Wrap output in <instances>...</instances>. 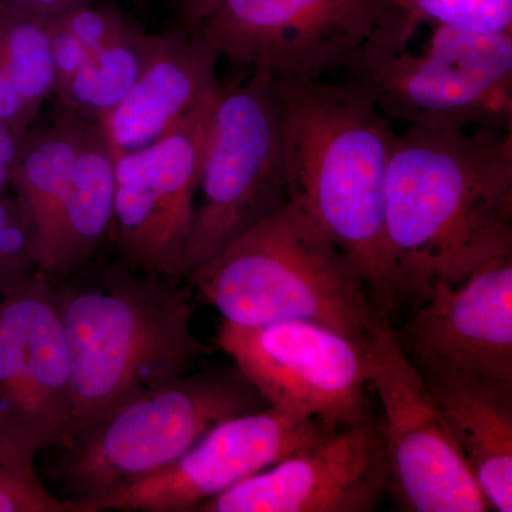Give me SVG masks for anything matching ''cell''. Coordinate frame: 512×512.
<instances>
[{
	"mask_svg": "<svg viewBox=\"0 0 512 512\" xmlns=\"http://www.w3.org/2000/svg\"><path fill=\"white\" fill-rule=\"evenodd\" d=\"M264 399L237 366L190 372L123 404L62 447L55 468L64 500L90 505L156 476L211 430Z\"/></svg>",
	"mask_w": 512,
	"mask_h": 512,
	"instance_id": "6",
	"label": "cell"
},
{
	"mask_svg": "<svg viewBox=\"0 0 512 512\" xmlns=\"http://www.w3.org/2000/svg\"><path fill=\"white\" fill-rule=\"evenodd\" d=\"M288 200L345 254L379 312L399 286L386 235V180L396 131L352 80L275 77Z\"/></svg>",
	"mask_w": 512,
	"mask_h": 512,
	"instance_id": "2",
	"label": "cell"
},
{
	"mask_svg": "<svg viewBox=\"0 0 512 512\" xmlns=\"http://www.w3.org/2000/svg\"><path fill=\"white\" fill-rule=\"evenodd\" d=\"M10 180H12V168L0 163V194H5V191L8 190Z\"/></svg>",
	"mask_w": 512,
	"mask_h": 512,
	"instance_id": "30",
	"label": "cell"
},
{
	"mask_svg": "<svg viewBox=\"0 0 512 512\" xmlns=\"http://www.w3.org/2000/svg\"><path fill=\"white\" fill-rule=\"evenodd\" d=\"M87 123L69 111L45 133L26 140L10 187L32 228L37 269L55 242Z\"/></svg>",
	"mask_w": 512,
	"mask_h": 512,
	"instance_id": "19",
	"label": "cell"
},
{
	"mask_svg": "<svg viewBox=\"0 0 512 512\" xmlns=\"http://www.w3.org/2000/svg\"><path fill=\"white\" fill-rule=\"evenodd\" d=\"M393 332L416 366L512 380V255L485 262L456 285L434 286Z\"/></svg>",
	"mask_w": 512,
	"mask_h": 512,
	"instance_id": "15",
	"label": "cell"
},
{
	"mask_svg": "<svg viewBox=\"0 0 512 512\" xmlns=\"http://www.w3.org/2000/svg\"><path fill=\"white\" fill-rule=\"evenodd\" d=\"M386 235L399 296L421 299L512 255V128L396 133Z\"/></svg>",
	"mask_w": 512,
	"mask_h": 512,
	"instance_id": "1",
	"label": "cell"
},
{
	"mask_svg": "<svg viewBox=\"0 0 512 512\" xmlns=\"http://www.w3.org/2000/svg\"><path fill=\"white\" fill-rule=\"evenodd\" d=\"M217 343L269 407L336 430L369 419L365 349L338 330L305 320L224 322Z\"/></svg>",
	"mask_w": 512,
	"mask_h": 512,
	"instance_id": "10",
	"label": "cell"
},
{
	"mask_svg": "<svg viewBox=\"0 0 512 512\" xmlns=\"http://www.w3.org/2000/svg\"><path fill=\"white\" fill-rule=\"evenodd\" d=\"M9 8L42 20H53L77 6L92 3L94 0H0Z\"/></svg>",
	"mask_w": 512,
	"mask_h": 512,
	"instance_id": "27",
	"label": "cell"
},
{
	"mask_svg": "<svg viewBox=\"0 0 512 512\" xmlns=\"http://www.w3.org/2000/svg\"><path fill=\"white\" fill-rule=\"evenodd\" d=\"M419 370L488 504L511 512L512 380L444 367Z\"/></svg>",
	"mask_w": 512,
	"mask_h": 512,
	"instance_id": "17",
	"label": "cell"
},
{
	"mask_svg": "<svg viewBox=\"0 0 512 512\" xmlns=\"http://www.w3.org/2000/svg\"><path fill=\"white\" fill-rule=\"evenodd\" d=\"M407 18L414 16L400 0H218L194 30L235 66L325 79Z\"/></svg>",
	"mask_w": 512,
	"mask_h": 512,
	"instance_id": "8",
	"label": "cell"
},
{
	"mask_svg": "<svg viewBox=\"0 0 512 512\" xmlns=\"http://www.w3.org/2000/svg\"><path fill=\"white\" fill-rule=\"evenodd\" d=\"M116 156L99 124L87 123L53 247L39 271L63 278L93 261L111 234Z\"/></svg>",
	"mask_w": 512,
	"mask_h": 512,
	"instance_id": "18",
	"label": "cell"
},
{
	"mask_svg": "<svg viewBox=\"0 0 512 512\" xmlns=\"http://www.w3.org/2000/svg\"><path fill=\"white\" fill-rule=\"evenodd\" d=\"M215 99L194 111L167 136L116 156L111 234L120 264L131 271L175 284H183L188 278L185 242L197 201Z\"/></svg>",
	"mask_w": 512,
	"mask_h": 512,
	"instance_id": "11",
	"label": "cell"
},
{
	"mask_svg": "<svg viewBox=\"0 0 512 512\" xmlns=\"http://www.w3.org/2000/svg\"><path fill=\"white\" fill-rule=\"evenodd\" d=\"M35 458L0 443V512H79L40 480Z\"/></svg>",
	"mask_w": 512,
	"mask_h": 512,
	"instance_id": "22",
	"label": "cell"
},
{
	"mask_svg": "<svg viewBox=\"0 0 512 512\" xmlns=\"http://www.w3.org/2000/svg\"><path fill=\"white\" fill-rule=\"evenodd\" d=\"M37 271L32 228L16 197L0 194V298Z\"/></svg>",
	"mask_w": 512,
	"mask_h": 512,
	"instance_id": "23",
	"label": "cell"
},
{
	"mask_svg": "<svg viewBox=\"0 0 512 512\" xmlns=\"http://www.w3.org/2000/svg\"><path fill=\"white\" fill-rule=\"evenodd\" d=\"M188 279L232 325L305 320L363 346L379 312L352 262L292 200Z\"/></svg>",
	"mask_w": 512,
	"mask_h": 512,
	"instance_id": "4",
	"label": "cell"
},
{
	"mask_svg": "<svg viewBox=\"0 0 512 512\" xmlns=\"http://www.w3.org/2000/svg\"><path fill=\"white\" fill-rule=\"evenodd\" d=\"M52 22L72 35L89 56L109 45L131 26L116 9L97 5L96 2L77 6Z\"/></svg>",
	"mask_w": 512,
	"mask_h": 512,
	"instance_id": "25",
	"label": "cell"
},
{
	"mask_svg": "<svg viewBox=\"0 0 512 512\" xmlns=\"http://www.w3.org/2000/svg\"><path fill=\"white\" fill-rule=\"evenodd\" d=\"M72 372L52 276L0 298V443L36 457L72 430Z\"/></svg>",
	"mask_w": 512,
	"mask_h": 512,
	"instance_id": "12",
	"label": "cell"
},
{
	"mask_svg": "<svg viewBox=\"0 0 512 512\" xmlns=\"http://www.w3.org/2000/svg\"><path fill=\"white\" fill-rule=\"evenodd\" d=\"M335 431L275 407L238 414L215 424L173 466L97 501L87 512H195Z\"/></svg>",
	"mask_w": 512,
	"mask_h": 512,
	"instance_id": "13",
	"label": "cell"
},
{
	"mask_svg": "<svg viewBox=\"0 0 512 512\" xmlns=\"http://www.w3.org/2000/svg\"><path fill=\"white\" fill-rule=\"evenodd\" d=\"M222 84L212 106L194 215L184 249L187 276L288 201L281 109L272 74ZM187 278V279H188Z\"/></svg>",
	"mask_w": 512,
	"mask_h": 512,
	"instance_id": "7",
	"label": "cell"
},
{
	"mask_svg": "<svg viewBox=\"0 0 512 512\" xmlns=\"http://www.w3.org/2000/svg\"><path fill=\"white\" fill-rule=\"evenodd\" d=\"M94 2H97V0H94ZM134 2L141 3L144 2V0H134Z\"/></svg>",
	"mask_w": 512,
	"mask_h": 512,
	"instance_id": "31",
	"label": "cell"
},
{
	"mask_svg": "<svg viewBox=\"0 0 512 512\" xmlns=\"http://www.w3.org/2000/svg\"><path fill=\"white\" fill-rule=\"evenodd\" d=\"M217 2L218 0H174V5L185 28L194 30L210 15Z\"/></svg>",
	"mask_w": 512,
	"mask_h": 512,
	"instance_id": "28",
	"label": "cell"
},
{
	"mask_svg": "<svg viewBox=\"0 0 512 512\" xmlns=\"http://www.w3.org/2000/svg\"><path fill=\"white\" fill-rule=\"evenodd\" d=\"M220 55L192 29L174 30L130 93L99 121L114 156L160 140L220 93Z\"/></svg>",
	"mask_w": 512,
	"mask_h": 512,
	"instance_id": "16",
	"label": "cell"
},
{
	"mask_svg": "<svg viewBox=\"0 0 512 512\" xmlns=\"http://www.w3.org/2000/svg\"><path fill=\"white\" fill-rule=\"evenodd\" d=\"M407 18L380 30L345 69L390 121L430 130L512 128V33L430 23L417 49Z\"/></svg>",
	"mask_w": 512,
	"mask_h": 512,
	"instance_id": "5",
	"label": "cell"
},
{
	"mask_svg": "<svg viewBox=\"0 0 512 512\" xmlns=\"http://www.w3.org/2000/svg\"><path fill=\"white\" fill-rule=\"evenodd\" d=\"M0 59L26 106L36 116L43 101L55 92L49 22L0 2Z\"/></svg>",
	"mask_w": 512,
	"mask_h": 512,
	"instance_id": "21",
	"label": "cell"
},
{
	"mask_svg": "<svg viewBox=\"0 0 512 512\" xmlns=\"http://www.w3.org/2000/svg\"><path fill=\"white\" fill-rule=\"evenodd\" d=\"M33 117L35 114L26 106L0 59V121L26 136V128Z\"/></svg>",
	"mask_w": 512,
	"mask_h": 512,
	"instance_id": "26",
	"label": "cell"
},
{
	"mask_svg": "<svg viewBox=\"0 0 512 512\" xmlns=\"http://www.w3.org/2000/svg\"><path fill=\"white\" fill-rule=\"evenodd\" d=\"M369 383L383 406L389 493L413 512L493 511L387 315L363 343Z\"/></svg>",
	"mask_w": 512,
	"mask_h": 512,
	"instance_id": "9",
	"label": "cell"
},
{
	"mask_svg": "<svg viewBox=\"0 0 512 512\" xmlns=\"http://www.w3.org/2000/svg\"><path fill=\"white\" fill-rule=\"evenodd\" d=\"M53 281L72 372L69 440L148 390L192 372L212 352L192 330L195 305L183 284L121 264Z\"/></svg>",
	"mask_w": 512,
	"mask_h": 512,
	"instance_id": "3",
	"label": "cell"
},
{
	"mask_svg": "<svg viewBox=\"0 0 512 512\" xmlns=\"http://www.w3.org/2000/svg\"><path fill=\"white\" fill-rule=\"evenodd\" d=\"M389 490L382 423L343 427L195 512H369Z\"/></svg>",
	"mask_w": 512,
	"mask_h": 512,
	"instance_id": "14",
	"label": "cell"
},
{
	"mask_svg": "<svg viewBox=\"0 0 512 512\" xmlns=\"http://www.w3.org/2000/svg\"><path fill=\"white\" fill-rule=\"evenodd\" d=\"M164 33H147L131 25L57 90L59 99L77 116L99 123L130 93L163 42Z\"/></svg>",
	"mask_w": 512,
	"mask_h": 512,
	"instance_id": "20",
	"label": "cell"
},
{
	"mask_svg": "<svg viewBox=\"0 0 512 512\" xmlns=\"http://www.w3.org/2000/svg\"><path fill=\"white\" fill-rule=\"evenodd\" d=\"M420 22L512 33V0H400Z\"/></svg>",
	"mask_w": 512,
	"mask_h": 512,
	"instance_id": "24",
	"label": "cell"
},
{
	"mask_svg": "<svg viewBox=\"0 0 512 512\" xmlns=\"http://www.w3.org/2000/svg\"><path fill=\"white\" fill-rule=\"evenodd\" d=\"M26 140L28 137L0 121V163L12 168L18 161Z\"/></svg>",
	"mask_w": 512,
	"mask_h": 512,
	"instance_id": "29",
	"label": "cell"
}]
</instances>
